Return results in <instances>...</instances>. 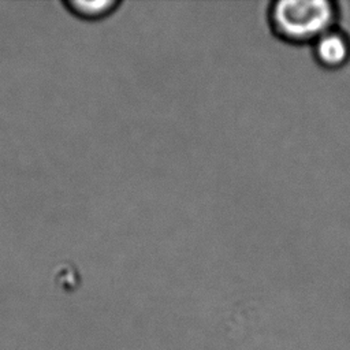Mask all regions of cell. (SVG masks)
Returning <instances> with one entry per match:
<instances>
[{
    "label": "cell",
    "instance_id": "6da1fadb",
    "mask_svg": "<svg viewBox=\"0 0 350 350\" xmlns=\"http://www.w3.org/2000/svg\"><path fill=\"white\" fill-rule=\"evenodd\" d=\"M338 5L329 0H276L268 7L271 30L290 44H312L335 27Z\"/></svg>",
    "mask_w": 350,
    "mask_h": 350
},
{
    "label": "cell",
    "instance_id": "7a4b0ae2",
    "mask_svg": "<svg viewBox=\"0 0 350 350\" xmlns=\"http://www.w3.org/2000/svg\"><path fill=\"white\" fill-rule=\"evenodd\" d=\"M310 46L314 60L324 68H340L350 60V38L336 26L320 34Z\"/></svg>",
    "mask_w": 350,
    "mask_h": 350
},
{
    "label": "cell",
    "instance_id": "3957f363",
    "mask_svg": "<svg viewBox=\"0 0 350 350\" xmlns=\"http://www.w3.org/2000/svg\"><path fill=\"white\" fill-rule=\"evenodd\" d=\"M66 10L77 18L86 21H97L112 14L119 5L118 0H67L62 3Z\"/></svg>",
    "mask_w": 350,
    "mask_h": 350
}]
</instances>
